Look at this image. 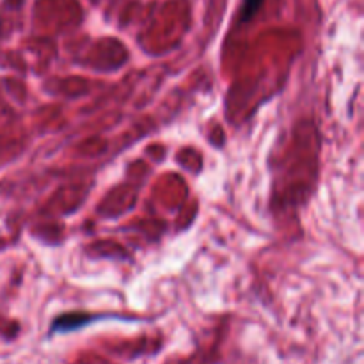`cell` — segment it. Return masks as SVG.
I'll return each mask as SVG.
<instances>
[{
  "instance_id": "obj_1",
  "label": "cell",
  "mask_w": 364,
  "mask_h": 364,
  "mask_svg": "<svg viewBox=\"0 0 364 364\" xmlns=\"http://www.w3.org/2000/svg\"><path fill=\"white\" fill-rule=\"evenodd\" d=\"M262 6L263 0H242V21L252 20Z\"/></svg>"
}]
</instances>
